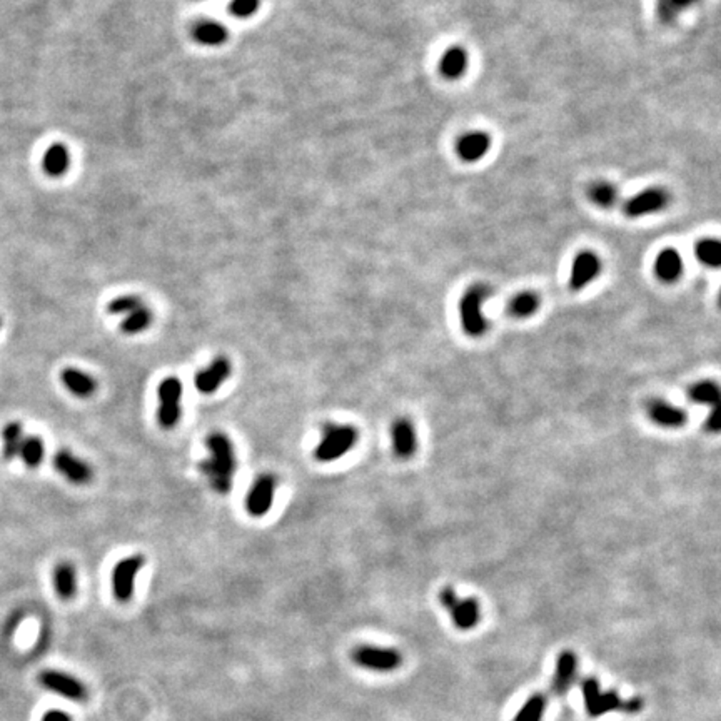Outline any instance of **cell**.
<instances>
[{
    "label": "cell",
    "instance_id": "7c38bea8",
    "mask_svg": "<svg viewBox=\"0 0 721 721\" xmlns=\"http://www.w3.org/2000/svg\"><path fill=\"white\" fill-rule=\"evenodd\" d=\"M232 364L225 356H217L207 368L201 369L194 377L195 389L201 394H214L231 377Z\"/></svg>",
    "mask_w": 721,
    "mask_h": 721
},
{
    "label": "cell",
    "instance_id": "5b68a950",
    "mask_svg": "<svg viewBox=\"0 0 721 721\" xmlns=\"http://www.w3.org/2000/svg\"><path fill=\"white\" fill-rule=\"evenodd\" d=\"M441 606L449 613L456 628L468 631L477 624L481 618L479 605L475 598H461L454 592L453 586H444L438 594Z\"/></svg>",
    "mask_w": 721,
    "mask_h": 721
},
{
    "label": "cell",
    "instance_id": "4dcf8cb0",
    "mask_svg": "<svg viewBox=\"0 0 721 721\" xmlns=\"http://www.w3.org/2000/svg\"><path fill=\"white\" fill-rule=\"evenodd\" d=\"M696 258L708 267H720L721 264V246L716 239H703L696 246Z\"/></svg>",
    "mask_w": 721,
    "mask_h": 721
},
{
    "label": "cell",
    "instance_id": "9a60e30c",
    "mask_svg": "<svg viewBox=\"0 0 721 721\" xmlns=\"http://www.w3.org/2000/svg\"><path fill=\"white\" fill-rule=\"evenodd\" d=\"M666 204L668 194L663 189H646L624 204V214L628 217L648 216L664 209Z\"/></svg>",
    "mask_w": 721,
    "mask_h": 721
},
{
    "label": "cell",
    "instance_id": "52a82bcc",
    "mask_svg": "<svg viewBox=\"0 0 721 721\" xmlns=\"http://www.w3.org/2000/svg\"><path fill=\"white\" fill-rule=\"evenodd\" d=\"M353 662L358 666L369 671L377 673H391L396 671L399 664L402 663V657L399 651L393 648H382V646L372 645H360L353 650L351 653Z\"/></svg>",
    "mask_w": 721,
    "mask_h": 721
},
{
    "label": "cell",
    "instance_id": "8fae6325",
    "mask_svg": "<svg viewBox=\"0 0 721 721\" xmlns=\"http://www.w3.org/2000/svg\"><path fill=\"white\" fill-rule=\"evenodd\" d=\"M52 464H54V469L62 475L69 483L84 486L89 484L94 477V471L90 468L89 463H85L84 459L79 458L69 449H59L57 453L54 454V459H52Z\"/></svg>",
    "mask_w": 721,
    "mask_h": 721
},
{
    "label": "cell",
    "instance_id": "cb8c5ba5",
    "mask_svg": "<svg viewBox=\"0 0 721 721\" xmlns=\"http://www.w3.org/2000/svg\"><path fill=\"white\" fill-rule=\"evenodd\" d=\"M468 69L466 50L461 47H451L440 60V72L446 79H458Z\"/></svg>",
    "mask_w": 721,
    "mask_h": 721
},
{
    "label": "cell",
    "instance_id": "2e32d148",
    "mask_svg": "<svg viewBox=\"0 0 721 721\" xmlns=\"http://www.w3.org/2000/svg\"><path fill=\"white\" fill-rule=\"evenodd\" d=\"M648 416L654 424L664 429H680L688 421V412L683 407L663 401V399H653L648 404Z\"/></svg>",
    "mask_w": 721,
    "mask_h": 721
},
{
    "label": "cell",
    "instance_id": "9c48e42d",
    "mask_svg": "<svg viewBox=\"0 0 721 721\" xmlns=\"http://www.w3.org/2000/svg\"><path fill=\"white\" fill-rule=\"evenodd\" d=\"M38 685L59 696L76 703H84L89 698V690L79 678L59 670H43L37 676Z\"/></svg>",
    "mask_w": 721,
    "mask_h": 721
},
{
    "label": "cell",
    "instance_id": "ffe728a7",
    "mask_svg": "<svg viewBox=\"0 0 721 721\" xmlns=\"http://www.w3.org/2000/svg\"><path fill=\"white\" fill-rule=\"evenodd\" d=\"M654 272L662 282H676L683 274V259L676 249H663L654 260Z\"/></svg>",
    "mask_w": 721,
    "mask_h": 721
},
{
    "label": "cell",
    "instance_id": "6da1fadb",
    "mask_svg": "<svg viewBox=\"0 0 721 721\" xmlns=\"http://www.w3.org/2000/svg\"><path fill=\"white\" fill-rule=\"evenodd\" d=\"M209 451L207 459L199 463V471L206 476L207 483L220 496L231 493L234 475L237 471V458L231 438L227 434L214 431L206 438Z\"/></svg>",
    "mask_w": 721,
    "mask_h": 721
},
{
    "label": "cell",
    "instance_id": "f1b7e54d",
    "mask_svg": "<svg viewBox=\"0 0 721 721\" xmlns=\"http://www.w3.org/2000/svg\"><path fill=\"white\" fill-rule=\"evenodd\" d=\"M538 307H540V298H538V294L529 293V290L516 294L510 302V312L516 319L529 318V316H533L538 311Z\"/></svg>",
    "mask_w": 721,
    "mask_h": 721
},
{
    "label": "cell",
    "instance_id": "836d02e7",
    "mask_svg": "<svg viewBox=\"0 0 721 721\" xmlns=\"http://www.w3.org/2000/svg\"><path fill=\"white\" fill-rule=\"evenodd\" d=\"M698 0H658V12L664 17V20H671L681 10L693 6Z\"/></svg>",
    "mask_w": 721,
    "mask_h": 721
},
{
    "label": "cell",
    "instance_id": "ac0fdd59",
    "mask_svg": "<svg viewBox=\"0 0 721 721\" xmlns=\"http://www.w3.org/2000/svg\"><path fill=\"white\" fill-rule=\"evenodd\" d=\"M60 381H62L64 388L77 398H90L97 391V379L77 368L62 369Z\"/></svg>",
    "mask_w": 721,
    "mask_h": 721
},
{
    "label": "cell",
    "instance_id": "ba28073f",
    "mask_svg": "<svg viewBox=\"0 0 721 721\" xmlns=\"http://www.w3.org/2000/svg\"><path fill=\"white\" fill-rule=\"evenodd\" d=\"M146 564L142 554H130L120 559L112 570V592L117 601L127 603L136 592V580Z\"/></svg>",
    "mask_w": 721,
    "mask_h": 721
},
{
    "label": "cell",
    "instance_id": "44dd1931",
    "mask_svg": "<svg viewBox=\"0 0 721 721\" xmlns=\"http://www.w3.org/2000/svg\"><path fill=\"white\" fill-rule=\"evenodd\" d=\"M576 666L578 662L575 653H571V651L559 653L553 678V690L556 693L563 694L568 692V688H570L576 678Z\"/></svg>",
    "mask_w": 721,
    "mask_h": 721
},
{
    "label": "cell",
    "instance_id": "4fadbf2b",
    "mask_svg": "<svg viewBox=\"0 0 721 721\" xmlns=\"http://www.w3.org/2000/svg\"><path fill=\"white\" fill-rule=\"evenodd\" d=\"M391 441L394 456L399 459H411L418 451V431L407 418H398L391 424Z\"/></svg>",
    "mask_w": 721,
    "mask_h": 721
},
{
    "label": "cell",
    "instance_id": "7402d4cb",
    "mask_svg": "<svg viewBox=\"0 0 721 721\" xmlns=\"http://www.w3.org/2000/svg\"><path fill=\"white\" fill-rule=\"evenodd\" d=\"M43 171L50 177H62L71 167V152L64 144H52L42 160Z\"/></svg>",
    "mask_w": 721,
    "mask_h": 721
},
{
    "label": "cell",
    "instance_id": "484cf974",
    "mask_svg": "<svg viewBox=\"0 0 721 721\" xmlns=\"http://www.w3.org/2000/svg\"><path fill=\"white\" fill-rule=\"evenodd\" d=\"M2 456L6 461H12V459L19 456L22 441H24V431H22V424L17 423V421H12V423L6 424V428L2 429Z\"/></svg>",
    "mask_w": 721,
    "mask_h": 721
},
{
    "label": "cell",
    "instance_id": "83f0119b",
    "mask_svg": "<svg viewBox=\"0 0 721 721\" xmlns=\"http://www.w3.org/2000/svg\"><path fill=\"white\" fill-rule=\"evenodd\" d=\"M43 454H46V446H43L42 438L38 436H27L22 441L19 456L22 458L24 464L30 469H36L41 466L43 461Z\"/></svg>",
    "mask_w": 721,
    "mask_h": 721
},
{
    "label": "cell",
    "instance_id": "1f68e13d",
    "mask_svg": "<svg viewBox=\"0 0 721 721\" xmlns=\"http://www.w3.org/2000/svg\"><path fill=\"white\" fill-rule=\"evenodd\" d=\"M546 708V698L541 693L533 694L518 711L514 721H541Z\"/></svg>",
    "mask_w": 721,
    "mask_h": 721
},
{
    "label": "cell",
    "instance_id": "30bf717a",
    "mask_svg": "<svg viewBox=\"0 0 721 721\" xmlns=\"http://www.w3.org/2000/svg\"><path fill=\"white\" fill-rule=\"evenodd\" d=\"M277 488V477L271 472H262L251 484L246 496V510L254 518H262L271 511Z\"/></svg>",
    "mask_w": 721,
    "mask_h": 721
},
{
    "label": "cell",
    "instance_id": "74e56055",
    "mask_svg": "<svg viewBox=\"0 0 721 721\" xmlns=\"http://www.w3.org/2000/svg\"><path fill=\"white\" fill-rule=\"evenodd\" d=\"M0 326H2V321H0Z\"/></svg>",
    "mask_w": 721,
    "mask_h": 721
},
{
    "label": "cell",
    "instance_id": "8d00e7d4",
    "mask_svg": "<svg viewBox=\"0 0 721 721\" xmlns=\"http://www.w3.org/2000/svg\"><path fill=\"white\" fill-rule=\"evenodd\" d=\"M42 721H72V716L62 710H50L42 716Z\"/></svg>",
    "mask_w": 721,
    "mask_h": 721
},
{
    "label": "cell",
    "instance_id": "f546056e",
    "mask_svg": "<svg viewBox=\"0 0 721 721\" xmlns=\"http://www.w3.org/2000/svg\"><path fill=\"white\" fill-rule=\"evenodd\" d=\"M588 195L592 202L599 207H611L618 201V190H616L613 184L605 181L594 182L593 186H589Z\"/></svg>",
    "mask_w": 721,
    "mask_h": 721
},
{
    "label": "cell",
    "instance_id": "3957f363",
    "mask_svg": "<svg viewBox=\"0 0 721 721\" xmlns=\"http://www.w3.org/2000/svg\"><path fill=\"white\" fill-rule=\"evenodd\" d=\"M359 433L351 424H326L323 438L314 449V459L319 463H332L341 459L358 444Z\"/></svg>",
    "mask_w": 721,
    "mask_h": 721
},
{
    "label": "cell",
    "instance_id": "4316f807",
    "mask_svg": "<svg viewBox=\"0 0 721 721\" xmlns=\"http://www.w3.org/2000/svg\"><path fill=\"white\" fill-rule=\"evenodd\" d=\"M688 396L690 401L701 404V406L716 407V404L720 402V388L715 381L705 379L693 384L688 389Z\"/></svg>",
    "mask_w": 721,
    "mask_h": 721
},
{
    "label": "cell",
    "instance_id": "5bb4252c",
    "mask_svg": "<svg viewBox=\"0 0 721 721\" xmlns=\"http://www.w3.org/2000/svg\"><path fill=\"white\" fill-rule=\"evenodd\" d=\"M601 272V260L592 251H581L573 259L570 272V288L573 290H581L586 286L592 284Z\"/></svg>",
    "mask_w": 721,
    "mask_h": 721
},
{
    "label": "cell",
    "instance_id": "d4e9b609",
    "mask_svg": "<svg viewBox=\"0 0 721 721\" xmlns=\"http://www.w3.org/2000/svg\"><path fill=\"white\" fill-rule=\"evenodd\" d=\"M152 319H154L152 311L142 304L136 311L129 312V314L125 316V319L120 323V331L127 334V336H136V334H141L142 331L150 328Z\"/></svg>",
    "mask_w": 721,
    "mask_h": 721
},
{
    "label": "cell",
    "instance_id": "d6986e66",
    "mask_svg": "<svg viewBox=\"0 0 721 721\" xmlns=\"http://www.w3.org/2000/svg\"><path fill=\"white\" fill-rule=\"evenodd\" d=\"M52 580H54V589L57 596L64 601H71L77 593V573L72 563L60 561L55 564L52 571Z\"/></svg>",
    "mask_w": 721,
    "mask_h": 721
},
{
    "label": "cell",
    "instance_id": "603a6c76",
    "mask_svg": "<svg viewBox=\"0 0 721 721\" xmlns=\"http://www.w3.org/2000/svg\"><path fill=\"white\" fill-rule=\"evenodd\" d=\"M192 36L195 41H197L199 43H202V46L216 47V46H223V43L227 41L229 32L223 24H219V22L204 20V22H199V24L195 25L192 30Z\"/></svg>",
    "mask_w": 721,
    "mask_h": 721
},
{
    "label": "cell",
    "instance_id": "277c9868",
    "mask_svg": "<svg viewBox=\"0 0 721 721\" xmlns=\"http://www.w3.org/2000/svg\"><path fill=\"white\" fill-rule=\"evenodd\" d=\"M491 290L484 284L471 286L466 293L463 294L459 301V323L466 336L469 337H481L484 336L488 329V319H486L483 306L484 301L489 298Z\"/></svg>",
    "mask_w": 721,
    "mask_h": 721
},
{
    "label": "cell",
    "instance_id": "d6a6232c",
    "mask_svg": "<svg viewBox=\"0 0 721 721\" xmlns=\"http://www.w3.org/2000/svg\"><path fill=\"white\" fill-rule=\"evenodd\" d=\"M141 306H142L141 298L136 296V294H127V296H119V298L112 299L107 306V312L108 314H114V316H120V314L127 316L129 312L136 311L137 307H141Z\"/></svg>",
    "mask_w": 721,
    "mask_h": 721
},
{
    "label": "cell",
    "instance_id": "7a4b0ae2",
    "mask_svg": "<svg viewBox=\"0 0 721 721\" xmlns=\"http://www.w3.org/2000/svg\"><path fill=\"white\" fill-rule=\"evenodd\" d=\"M583 690L586 713L592 718H598L611 711H623V713H638L643 710L641 698H631V700H621L616 692H601L599 683L594 678H584L581 681Z\"/></svg>",
    "mask_w": 721,
    "mask_h": 721
},
{
    "label": "cell",
    "instance_id": "d590c367",
    "mask_svg": "<svg viewBox=\"0 0 721 721\" xmlns=\"http://www.w3.org/2000/svg\"><path fill=\"white\" fill-rule=\"evenodd\" d=\"M705 429L710 433L720 431V414H718V411H716V407H713V411L708 414V418L705 421Z\"/></svg>",
    "mask_w": 721,
    "mask_h": 721
},
{
    "label": "cell",
    "instance_id": "e0dca14e",
    "mask_svg": "<svg viewBox=\"0 0 721 721\" xmlns=\"http://www.w3.org/2000/svg\"><path fill=\"white\" fill-rule=\"evenodd\" d=\"M491 147V139L486 132H481V130H472V132L464 134V136L458 141V146H456V150H458V155L466 162H476V160L483 159L486 154H488Z\"/></svg>",
    "mask_w": 721,
    "mask_h": 721
},
{
    "label": "cell",
    "instance_id": "e575fe53",
    "mask_svg": "<svg viewBox=\"0 0 721 721\" xmlns=\"http://www.w3.org/2000/svg\"><path fill=\"white\" fill-rule=\"evenodd\" d=\"M260 0H232L229 4V10L237 19H247L253 17L259 10Z\"/></svg>",
    "mask_w": 721,
    "mask_h": 721
},
{
    "label": "cell",
    "instance_id": "8992f818",
    "mask_svg": "<svg viewBox=\"0 0 721 721\" xmlns=\"http://www.w3.org/2000/svg\"><path fill=\"white\" fill-rule=\"evenodd\" d=\"M158 423L164 429H174L182 416V382L179 377L169 376L158 386Z\"/></svg>",
    "mask_w": 721,
    "mask_h": 721
}]
</instances>
